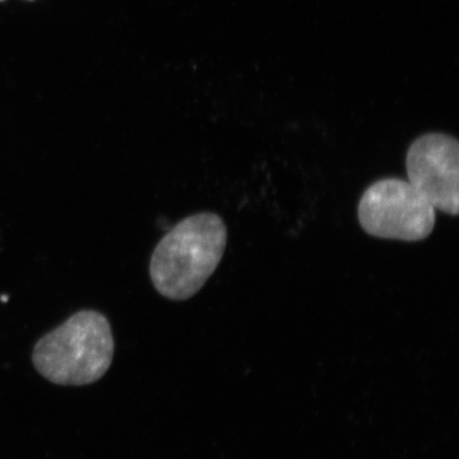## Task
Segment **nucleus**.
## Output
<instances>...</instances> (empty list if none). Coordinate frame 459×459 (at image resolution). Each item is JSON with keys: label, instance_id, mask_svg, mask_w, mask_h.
Segmentation results:
<instances>
[{"label": "nucleus", "instance_id": "f257e3e1", "mask_svg": "<svg viewBox=\"0 0 459 459\" xmlns=\"http://www.w3.org/2000/svg\"><path fill=\"white\" fill-rule=\"evenodd\" d=\"M227 242L220 215L203 212L185 218L153 251L149 273L154 289L172 301L196 295L220 265Z\"/></svg>", "mask_w": 459, "mask_h": 459}, {"label": "nucleus", "instance_id": "f03ea898", "mask_svg": "<svg viewBox=\"0 0 459 459\" xmlns=\"http://www.w3.org/2000/svg\"><path fill=\"white\" fill-rule=\"evenodd\" d=\"M115 342L110 323L94 309L74 313L34 346V368L61 386L90 385L112 364Z\"/></svg>", "mask_w": 459, "mask_h": 459}, {"label": "nucleus", "instance_id": "7ed1b4c3", "mask_svg": "<svg viewBox=\"0 0 459 459\" xmlns=\"http://www.w3.org/2000/svg\"><path fill=\"white\" fill-rule=\"evenodd\" d=\"M361 228L371 237L419 242L433 232L436 209L409 181L378 180L366 189L358 209Z\"/></svg>", "mask_w": 459, "mask_h": 459}, {"label": "nucleus", "instance_id": "20e7f679", "mask_svg": "<svg viewBox=\"0 0 459 459\" xmlns=\"http://www.w3.org/2000/svg\"><path fill=\"white\" fill-rule=\"evenodd\" d=\"M409 182L435 209L457 216L459 206V143L455 137L428 134L411 143L406 154Z\"/></svg>", "mask_w": 459, "mask_h": 459}, {"label": "nucleus", "instance_id": "39448f33", "mask_svg": "<svg viewBox=\"0 0 459 459\" xmlns=\"http://www.w3.org/2000/svg\"><path fill=\"white\" fill-rule=\"evenodd\" d=\"M0 2H4V0H0Z\"/></svg>", "mask_w": 459, "mask_h": 459}]
</instances>
